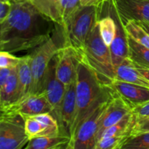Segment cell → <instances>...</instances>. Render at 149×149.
<instances>
[{"mask_svg": "<svg viewBox=\"0 0 149 149\" xmlns=\"http://www.w3.org/2000/svg\"><path fill=\"white\" fill-rule=\"evenodd\" d=\"M52 24L27 0L14 1L11 13L0 23V49L13 53L37 47L52 35Z\"/></svg>", "mask_w": 149, "mask_h": 149, "instance_id": "6da1fadb", "label": "cell"}, {"mask_svg": "<svg viewBox=\"0 0 149 149\" xmlns=\"http://www.w3.org/2000/svg\"><path fill=\"white\" fill-rule=\"evenodd\" d=\"M113 94L114 91L109 86L103 85L91 68L84 63L79 62L76 80L77 111L70 140L82 122Z\"/></svg>", "mask_w": 149, "mask_h": 149, "instance_id": "7a4b0ae2", "label": "cell"}, {"mask_svg": "<svg viewBox=\"0 0 149 149\" xmlns=\"http://www.w3.org/2000/svg\"><path fill=\"white\" fill-rule=\"evenodd\" d=\"M78 55L79 61L91 68L103 85H110L116 79V69L112 61L110 47L100 36L98 23L92 31L84 49Z\"/></svg>", "mask_w": 149, "mask_h": 149, "instance_id": "3957f363", "label": "cell"}, {"mask_svg": "<svg viewBox=\"0 0 149 149\" xmlns=\"http://www.w3.org/2000/svg\"><path fill=\"white\" fill-rule=\"evenodd\" d=\"M103 10L94 6H81L76 10L65 29L63 30L64 46L72 47L77 54L84 49L92 31L100 19Z\"/></svg>", "mask_w": 149, "mask_h": 149, "instance_id": "277c9868", "label": "cell"}, {"mask_svg": "<svg viewBox=\"0 0 149 149\" xmlns=\"http://www.w3.org/2000/svg\"><path fill=\"white\" fill-rule=\"evenodd\" d=\"M53 35L29 55L32 73L31 94H41L43 92L44 81L49 64L61 47H64L62 26L56 27Z\"/></svg>", "mask_w": 149, "mask_h": 149, "instance_id": "5b68a950", "label": "cell"}, {"mask_svg": "<svg viewBox=\"0 0 149 149\" xmlns=\"http://www.w3.org/2000/svg\"><path fill=\"white\" fill-rule=\"evenodd\" d=\"M29 141L25 130L24 118L17 113L1 111L0 148L21 149Z\"/></svg>", "mask_w": 149, "mask_h": 149, "instance_id": "8992f818", "label": "cell"}, {"mask_svg": "<svg viewBox=\"0 0 149 149\" xmlns=\"http://www.w3.org/2000/svg\"><path fill=\"white\" fill-rule=\"evenodd\" d=\"M110 99L100 105L82 122L70 140L67 149H95L99 124Z\"/></svg>", "mask_w": 149, "mask_h": 149, "instance_id": "52a82bcc", "label": "cell"}, {"mask_svg": "<svg viewBox=\"0 0 149 149\" xmlns=\"http://www.w3.org/2000/svg\"><path fill=\"white\" fill-rule=\"evenodd\" d=\"M55 67L56 58L55 56L49 63L47 70L42 93H45L48 101L50 103L52 109V114L58 120L60 127L61 106L66 90V86L57 77Z\"/></svg>", "mask_w": 149, "mask_h": 149, "instance_id": "ba28073f", "label": "cell"}, {"mask_svg": "<svg viewBox=\"0 0 149 149\" xmlns=\"http://www.w3.org/2000/svg\"><path fill=\"white\" fill-rule=\"evenodd\" d=\"M1 111L14 112L21 115L23 118L52 112V106L45 93L31 94L15 104L1 108Z\"/></svg>", "mask_w": 149, "mask_h": 149, "instance_id": "9c48e42d", "label": "cell"}, {"mask_svg": "<svg viewBox=\"0 0 149 149\" xmlns=\"http://www.w3.org/2000/svg\"><path fill=\"white\" fill-rule=\"evenodd\" d=\"M55 58L57 77L67 87L77 79V65L79 62L78 54L71 47L64 46L60 49Z\"/></svg>", "mask_w": 149, "mask_h": 149, "instance_id": "30bf717a", "label": "cell"}, {"mask_svg": "<svg viewBox=\"0 0 149 149\" xmlns=\"http://www.w3.org/2000/svg\"><path fill=\"white\" fill-rule=\"evenodd\" d=\"M132 110V107L114 92L100 119L97 134V143L107 128L119 122L125 116L131 113Z\"/></svg>", "mask_w": 149, "mask_h": 149, "instance_id": "8fae6325", "label": "cell"}, {"mask_svg": "<svg viewBox=\"0 0 149 149\" xmlns=\"http://www.w3.org/2000/svg\"><path fill=\"white\" fill-rule=\"evenodd\" d=\"M109 87L133 109L149 100V89L138 84L115 79Z\"/></svg>", "mask_w": 149, "mask_h": 149, "instance_id": "7c38bea8", "label": "cell"}, {"mask_svg": "<svg viewBox=\"0 0 149 149\" xmlns=\"http://www.w3.org/2000/svg\"><path fill=\"white\" fill-rule=\"evenodd\" d=\"M77 80V79H76ZM76 80L66 87L61 111L60 131L61 135L71 138V130L74 125L77 111L76 99Z\"/></svg>", "mask_w": 149, "mask_h": 149, "instance_id": "4fadbf2b", "label": "cell"}, {"mask_svg": "<svg viewBox=\"0 0 149 149\" xmlns=\"http://www.w3.org/2000/svg\"><path fill=\"white\" fill-rule=\"evenodd\" d=\"M124 23L128 20L149 21V0H113Z\"/></svg>", "mask_w": 149, "mask_h": 149, "instance_id": "5bb4252c", "label": "cell"}, {"mask_svg": "<svg viewBox=\"0 0 149 149\" xmlns=\"http://www.w3.org/2000/svg\"><path fill=\"white\" fill-rule=\"evenodd\" d=\"M17 90L15 100L13 104L20 102V100L29 95L31 93V89L32 86V73L29 55L20 57V61L17 65Z\"/></svg>", "mask_w": 149, "mask_h": 149, "instance_id": "9a60e30c", "label": "cell"}, {"mask_svg": "<svg viewBox=\"0 0 149 149\" xmlns=\"http://www.w3.org/2000/svg\"><path fill=\"white\" fill-rule=\"evenodd\" d=\"M116 79L138 84L149 89V80L139 71L128 58L116 68Z\"/></svg>", "mask_w": 149, "mask_h": 149, "instance_id": "2e32d148", "label": "cell"}, {"mask_svg": "<svg viewBox=\"0 0 149 149\" xmlns=\"http://www.w3.org/2000/svg\"><path fill=\"white\" fill-rule=\"evenodd\" d=\"M43 15L62 26V0H27Z\"/></svg>", "mask_w": 149, "mask_h": 149, "instance_id": "e0dca14e", "label": "cell"}, {"mask_svg": "<svg viewBox=\"0 0 149 149\" xmlns=\"http://www.w3.org/2000/svg\"><path fill=\"white\" fill-rule=\"evenodd\" d=\"M24 119L25 130L29 140L45 135H61L58 126H53L45 123L37 119L35 116H28Z\"/></svg>", "mask_w": 149, "mask_h": 149, "instance_id": "ac0fdd59", "label": "cell"}, {"mask_svg": "<svg viewBox=\"0 0 149 149\" xmlns=\"http://www.w3.org/2000/svg\"><path fill=\"white\" fill-rule=\"evenodd\" d=\"M70 138L65 135H45L30 140L26 149H67Z\"/></svg>", "mask_w": 149, "mask_h": 149, "instance_id": "d6986e66", "label": "cell"}, {"mask_svg": "<svg viewBox=\"0 0 149 149\" xmlns=\"http://www.w3.org/2000/svg\"><path fill=\"white\" fill-rule=\"evenodd\" d=\"M128 57L137 68H149V48L127 35Z\"/></svg>", "mask_w": 149, "mask_h": 149, "instance_id": "ffe728a7", "label": "cell"}, {"mask_svg": "<svg viewBox=\"0 0 149 149\" xmlns=\"http://www.w3.org/2000/svg\"><path fill=\"white\" fill-rule=\"evenodd\" d=\"M17 90V66L13 68L11 74L3 85L0 86V109L13 104Z\"/></svg>", "mask_w": 149, "mask_h": 149, "instance_id": "44dd1931", "label": "cell"}, {"mask_svg": "<svg viewBox=\"0 0 149 149\" xmlns=\"http://www.w3.org/2000/svg\"><path fill=\"white\" fill-rule=\"evenodd\" d=\"M125 29L127 34L138 43L149 48V34L139 22L128 20L125 23Z\"/></svg>", "mask_w": 149, "mask_h": 149, "instance_id": "7402d4cb", "label": "cell"}, {"mask_svg": "<svg viewBox=\"0 0 149 149\" xmlns=\"http://www.w3.org/2000/svg\"><path fill=\"white\" fill-rule=\"evenodd\" d=\"M98 26L100 36L103 42L108 46H110L114 39L116 31V25L114 18L109 14V15L100 19Z\"/></svg>", "mask_w": 149, "mask_h": 149, "instance_id": "603a6c76", "label": "cell"}, {"mask_svg": "<svg viewBox=\"0 0 149 149\" xmlns=\"http://www.w3.org/2000/svg\"><path fill=\"white\" fill-rule=\"evenodd\" d=\"M131 135V132H127L122 135L101 138L97 141L95 149H122L125 143Z\"/></svg>", "mask_w": 149, "mask_h": 149, "instance_id": "cb8c5ba5", "label": "cell"}, {"mask_svg": "<svg viewBox=\"0 0 149 149\" xmlns=\"http://www.w3.org/2000/svg\"><path fill=\"white\" fill-rule=\"evenodd\" d=\"M122 149H149V131L131 135Z\"/></svg>", "mask_w": 149, "mask_h": 149, "instance_id": "d4e9b609", "label": "cell"}, {"mask_svg": "<svg viewBox=\"0 0 149 149\" xmlns=\"http://www.w3.org/2000/svg\"><path fill=\"white\" fill-rule=\"evenodd\" d=\"M80 6V0H62V29L68 26L71 17Z\"/></svg>", "mask_w": 149, "mask_h": 149, "instance_id": "484cf974", "label": "cell"}, {"mask_svg": "<svg viewBox=\"0 0 149 149\" xmlns=\"http://www.w3.org/2000/svg\"><path fill=\"white\" fill-rule=\"evenodd\" d=\"M20 58L14 56L6 51L0 52V68H14L18 64Z\"/></svg>", "mask_w": 149, "mask_h": 149, "instance_id": "4316f807", "label": "cell"}, {"mask_svg": "<svg viewBox=\"0 0 149 149\" xmlns=\"http://www.w3.org/2000/svg\"><path fill=\"white\" fill-rule=\"evenodd\" d=\"M149 131V116L136 119L132 130V135Z\"/></svg>", "mask_w": 149, "mask_h": 149, "instance_id": "83f0119b", "label": "cell"}, {"mask_svg": "<svg viewBox=\"0 0 149 149\" xmlns=\"http://www.w3.org/2000/svg\"><path fill=\"white\" fill-rule=\"evenodd\" d=\"M13 0H0V23H2L11 13Z\"/></svg>", "mask_w": 149, "mask_h": 149, "instance_id": "f1b7e54d", "label": "cell"}, {"mask_svg": "<svg viewBox=\"0 0 149 149\" xmlns=\"http://www.w3.org/2000/svg\"><path fill=\"white\" fill-rule=\"evenodd\" d=\"M132 112L135 119L149 116V100L143 104L134 107Z\"/></svg>", "mask_w": 149, "mask_h": 149, "instance_id": "f546056e", "label": "cell"}, {"mask_svg": "<svg viewBox=\"0 0 149 149\" xmlns=\"http://www.w3.org/2000/svg\"><path fill=\"white\" fill-rule=\"evenodd\" d=\"M107 0H80L81 6H94L102 8Z\"/></svg>", "mask_w": 149, "mask_h": 149, "instance_id": "4dcf8cb0", "label": "cell"}, {"mask_svg": "<svg viewBox=\"0 0 149 149\" xmlns=\"http://www.w3.org/2000/svg\"><path fill=\"white\" fill-rule=\"evenodd\" d=\"M140 72L143 74L145 77L149 80V68H138Z\"/></svg>", "mask_w": 149, "mask_h": 149, "instance_id": "1f68e13d", "label": "cell"}, {"mask_svg": "<svg viewBox=\"0 0 149 149\" xmlns=\"http://www.w3.org/2000/svg\"><path fill=\"white\" fill-rule=\"evenodd\" d=\"M149 34V21H138Z\"/></svg>", "mask_w": 149, "mask_h": 149, "instance_id": "d6a6232c", "label": "cell"}, {"mask_svg": "<svg viewBox=\"0 0 149 149\" xmlns=\"http://www.w3.org/2000/svg\"><path fill=\"white\" fill-rule=\"evenodd\" d=\"M23 1V0H13V1Z\"/></svg>", "mask_w": 149, "mask_h": 149, "instance_id": "836d02e7", "label": "cell"}]
</instances>
